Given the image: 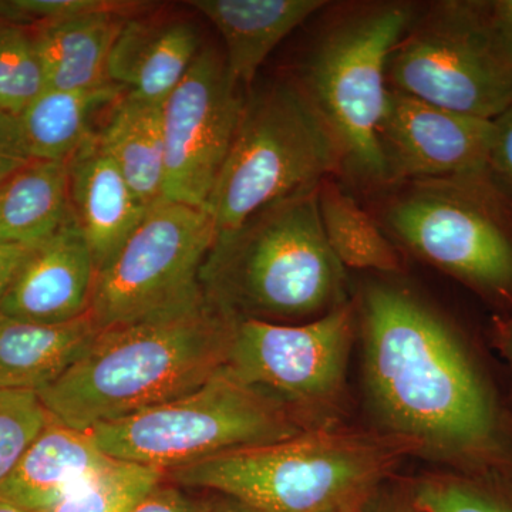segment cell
<instances>
[{"label":"cell","instance_id":"6da1fadb","mask_svg":"<svg viewBox=\"0 0 512 512\" xmlns=\"http://www.w3.org/2000/svg\"><path fill=\"white\" fill-rule=\"evenodd\" d=\"M357 312L377 430L458 473H512V417L456 329L383 282L366 286Z\"/></svg>","mask_w":512,"mask_h":512},{"label":"cell","instance_id":"7a4b0ae2","mask_svg":"<svg viewBox=\"0 0 512 512\" xmlns=\"http://www.w3.org/2000/svg\"><path fill=\"white\" fill-rule=\"evenodd\" d=\"M237 319L208 303L180 318L100 330L37 392L50 417L87 431L192 392L227 366Z\"/></svg>","mask_w":512,"mask_h":512},{"label":"cell","instance_id":"3957f363","mask_svg":"<svg viewBox=\"0 0 512 512\" xmlns=\"http://www.w3.org/2000/svg\"><path fill=\"white\" fill-rule=\"evenodd\" d=\"M412 454V444L383 431L329 426L227 451L165 478L259 512H340L362 507Z\"/></svg>","mask_w":512,"mask_h":512},{"label":"cell","instance_id":"277c9868","mask_svg":"<svg viewBox=\"0 0 512 512\" xmlns=\"http://www.w3.org/2000/svg\"><path fill=\"white\" fill-rule=\"evenodd\" d=\"M345 269L326 241L316 188L217 234L201 282L225 315L288 325L350 301Z\"/></svg>","mask_w":512,"mask_h":512},{"label":"cell","instance_id":"5b68a950","mask_svg":"<svg viewBox=\"0 0 512 512\" xmlns=\"http://www.w3.org/2000/svg\"><path fill=\"white\" fill-rule=\"evenodd\" d=\"M416 16L407 2L355 9L320 35L292 77L335 137L342 173L357 183L389 185L380 141L387 66Z\"/></svg>","mask_w":512,"mask_h":512},{"label":"cell","instance_id":"8992f818","mask_svg":"<svg viewBox=\"0 0 512 512\" xmlns=\"http://www.w3.org/2000/svg\"><path fill=\"white\" fill-rule=\"evenodd\" d=\"M342 171L335 137L292 77L252 86L207 211L217 234Z\"/></svg>","mask_w":512,"mask_h":512},{"label":"cell","instance_id":"52a82bcc","mask_svg":"<svg viewBox=\"0 0 512 512\" xmlns=\"http://www.w3.org/2000/svg\"><path fill=\"white\" fill-rule=\"evenodd\" d=\"M308 430L284 404L224 367L190 393L87 431L114 460L163 468L167 473L237 448L288 440Z\"/></svg>","mask_w":512,"mask_h":512},{"label":"cell","instance_id":"ba28073f","mask_svg":"<svg viewBox=\"0 0 512 512\" xmlns=\"http://www.w3.org/2000/svg\"><path fill=\"white\" fill-rule=\"evenodd\" d=\"M390 89L494 120L512 106V49L491 2L444 0L417 15L387 66Z\"/></svg>","mask_w":512,"mask_h":512},{"label":"cell","instance_id":"9c48e42d","mask_svg":"<svg viewBox=\"0 0 512 512\" xmlns=\"http://www.w3.org/2000/svg\"><path fill=\"white\" fill-rule=\"evenodd\" d=\"M217 238L210 212L161 201L97 272L90 315L100 330L190 315L208 305L201 274Z\"/></svg>","mask_w":512,"mask_h":512},{"label":"cell","instance_id":"30bf717a","mask_svg":"<svg viewBox=\"0 0 512 512\" xmlns=\"http://www.w3.org/2000/svg\"><path fill=\"white\" fill-rule=\"evenodd\" d=\"M357 326L352 301L302 325L237 319L225 369L284 404L309 430L336 426Z\"/></svg>","mask_w":512,"mask_h":512},{"label":"cell","instance_id":"8fae6325","mask_svg":"<svg viewBox=\"0 0 512 512\" xmlns=\"http://www.w3.org/2000/svg\"><path fill=\"white\" fill-rule=\"evenodd\" d=\"M481 181H419L387 204L384 224L424 261L495 301L512 299V232Z\"/></svg>","mask_w":512,"mask_h":512},{"label":"cell","instance_id":"7c38bea8","mask_svg":"<svg viewBox=\"0 0 512 512\" xmlns=\"http://www.w3.org/2000/svg\"><path fill=\"white\" fill-rule=\"evenodd\" d=\"M247 93L232 80L224 55L202 47L163 103L164 201L207 210Z\"/></svg>","mask_w":512,"mask_h":512},{"label":"cell","instance_id":"4fadbf2b","mask_svg":"<svg viewBox=\"0 0 512 512\" xmlns=\"http://www.w3.org/2000/svg\"><path fill=\"white\" fill-rule=\"evenodd\" d=\"M493 120L456 113L389 89L380 126L389 185L481 181L490 174Z\"/></svg>","mask_w":512,"mask_h":512},{"label":"cell","instance_id":"5bb4252c","mask_svg":"<svg viewBox=\"0 0 512 512\" xmlns=\"http://www.w3.org/2000/svg\"><path fill=\"white\" fill-rule=\"evenodd\" d=\"M97 266L72 221L32 248L0 303L9 318L60 325L89 315Z\"/></svg>","mask_w":512,"mask_h":512},{"label":"cell","instance_id":"9a60e30c","mask_svg":"<svg viewBox=\"0 0 512 512\" xmlns=\"http://www.w3.org/2000/svg\"><path fill=\"white\" fill-rule=\"evenodd\" d=\"M192 20L177 13L151 12L150 6L128 16L109 60V80L127 94L163 104L181 83L202 50Z\"/></svg>","mask_w":512,"mask_h":512},{"label":"cell","instance_id":"2e32d148","mask_svg":"<svg viewBox=\"0 0 512 512\" xmlns=\"http://www.w3.org/2000/svg\"><path fill=\"white\" fill-rule=\"evenodd\" d=\"M67 165L72 222L92 252L99 272L136 231L147 208L101 146L97 131L67 160Z\"/></svg>","mask_w":512,"mask_h":512},{"label":"cell","instance_id":"e0dca14e","mask_svg":"<svg viewBox=\"0 0 512 512\" xmlns=\"http://www.w3.org/2000/svg\"><path fill=\"white\" fill-rule=\"evenodd\" d=\"M114 461L90 431L52 419L0 485V501L29 512L50 511Z\"/></svg>","mask_w":512,"mask_h":512},{"label":"cell","instance_id":"ac0fdd59","mask_svg":"<svg viewBox=\"0 0 512 512\" xmlns=\"http://www.w3.org/2000/svg\"><path fill=\"white\" fill-rule=\"evenodd\" d=\"M190 5L217 28L225 64L244 90L276 46L323 6L322 0H194Z\"/></svg>","mask_w":512,"mask_h":512},{"label":"cell","instance_id":"d6986e66","mask_svg":"<svg viewBox=\"0 0 512 512\" xmlns=\"http://www.w3.org/2000/svg\"><path fill=\"white\" fill-rule=\"evenodd\" d=\"M146 8V3L119 2L33 28L46 89L87 90L111 83L109 60L116 37L128 16Z\"/></svg>","mask_w":512,"mask_h":512},{"label":"cell","instance_id":"ffe728a7","mask_svg":"<svg viewBox=\"0 0 512 512\" xmlns=\"http://www.w3.org/2000/svg\"><path fill=\"white\" fill-rule=\"evenodd\" d=\"M99 333L90 313L60 325L0 313V390L46 389L80 359Z\"/></svg>","mask_w":512,"mask_h":512},{"label":"cell","instance_id":"44dd1931","mask_svg":"<svg viewBox=\"0 0 512 512\" xmlns=\"http://www.w3.org/2000/svg\"><path fill=\"white\" fill-rule=\"evenodd\" d=\"M97 138L147 210L164 201L163 104L124 94L107 111Z\"/></svg>","mask_w":512,"mask_h":512},{"label":"cell","instance_id":"7402d4cb","mask_svg":"<svg viewBox=\"0 0 512 512\" xmlns=\"http://www.w3.org/2000/svg\"><path fill=\"white\" fill-rule=\"evenodd\" d=\"M70 221L67 161L32 160L0 183V241L36 247Z\"/></svg>","mask_w":512,"mask_h":512},{"label":"cell","instance_id":"603a6c76","mask_svg":"<svg viewBox=\"0 0 512 512\" xmlns=\"http://www.w3.org/2000/svg\"><path fill=\"white\" fill-rule=\"evenodd\" d=\"M109 83L96 89H46L20 114L33 160L67 161L96 133L93 123L126 94Z\"/></svg>","mask_w":512,"mask_h":512},{"label":"cell","instance_id":"cb8c5ba5","mask_svg":"<svg viewBox=\"0 0 512 512\" xmlns=\"http://www.w3.org/2000/svg\"><path fill=\"white\" fill-rule=\"evenodd\" d=\"M318 208L326 241L345 268L402 271V259L390 239L355 198L330 178L319 185Z\"/></svg>","mask_w":512,"mask_h":512},{"label":"cell","instance_id":"d4e9b609","mask_svg":"<svg viewBox=\"0 0 512 512\" xmlns=\"http://www.w3.org/2000/svg\"><path fill=\"white\" fill-rule=\"evenodd\" d=\"M409 498L420 512H512V473L424 477L410 487Z\"/></svg>","mask_w":512,"mask_h":512},{"label":"cell","instance_id":"484cf974","mask_svg":"<svg viewBox=\"0 0 512 512\" xmlns=\"http://www.w3.org/2000/svg\"><path fill=\"white\" fill-rule=\"evenodd\" d=\"M165 474L163 468L116 460L47 512H131Z\"/></svg>","mask_w":512,"mask_h":512},{"label":"cell","instance_id":"4316f807","mask_svg":"<svg viewBox=\"0 0 512 512\" xmlns=\"http://www.w3.org/2000/svg\"><path fill=\"white\" fill-rule=\"evenodd\" d=\"M45 90L32 29L0 22V110L20 116Z\"/></svg>","mask_w":512,"mask_h":512},{"label":"cell","instance_id":"83f0119b","mask_svg":"<svg viewBox=\"0 0 512 512\" xmlns=\"http://www.w3.org/2000/svg\"><path fill=\"white\" fill-rule=\"evenodd\" d=\"M50 420L36 392L0 390V485L8 480Z\"/></svg>","mask_w":512,"mask_h":512},{"label":"cell","instance_id":"f1b7e54d","mask_svg":"<svg viewBox=\"0 0 512 512\" xmlns=\"http://www.w3.org/2000/svg\"><path fill=\"white\" fill-rule=\"evenodd\" d=\"M117 3V0H0V22L33 29L113 8Z\"/></svg>","mask_w":512,"mask_h":512},{"label":"cell","instance_id":"f546056e","mask_svg":"<svg viewBox=\"0 0 512 512\" xmlns=\"http://www.w3.org/2000/svg\"><path fill=\"white\" fill-rule=\"evenodd\" d=\"M215 494L171 483L165 478L131 512H210Z\"/></svg>","mask_w":512,"mask_h":512},{"label":"cell","instance_id":"4dcf8cb0","mask_svg":"<svg viewBox=\"0 0 512 512\" xmlns=\"http://www.w3.org/2000/svg\"><path fill=\"white\" fill-rule=\"evenodd\" d=\"M32 160L19 116L0 110V183Z\"/></svg>","mask_w":512,"mask_h":512},{"label":"cell","instance_id":"1f68e13d","mask_svg":"<svg viewBox=\"0 0 512 512\" xmlns=\"http://www.w3.org/2000/svg\"><path fill=\"white\" fill-rule=\"evenodd\" d=\"M490 171L512 191V106L493 120Z\"/></svg>","mask_w":512,"mask_h":512},{"label":"cell","instance_id":"d6a6232c","mask_svg":"<svg viewBox=\"0 0 512 512\" xmlns=\"http://www.w3.org/2000/svg\"><path fill=\"white\" fill-rule=\"evenodd\" d=\"M32 248L0 241V303Z\"/></svg>","mask_w":512,"mask_h":512},{"label":"cell","instance_id":"836d02e7","mask_svg":"<svg viewBox=\"0 0 512 512\" xmlns=\"http://www.w3.org/2000/svg\"><path fill=\"white\" fill-rule=\"evenodd\" d=\"M360 512H420L410 501V498L394 497L392 494L377 490Z\"/></svg>","mask_w":512,"mask_h":512},{"label":"cell","instance_id":"e575fe53","mask_svg":"<svg viewBox=\"0 0 512 512\" xmlns=\"http://www.w3.org/2000/svg\"><path fill=\"white\" fill-rule=\"evenodd\" d=\"M491 12L495 25L512 49V0H494L491 2Z\"/></svg>","mask_w":512,"mask_h":512},{"label":"cell","instance_id":"d590c367","mask_svg":"<svg viewBox=\"0 0 512 512\" xmlns=\"http://www.w3.org/2000/svg\"><path fill=\"white\" fill-rule=\"evenodd\" d=\"M497 346L510 370L512 389V316L501 322L497 328Z\"/></svg>","mask_w":512,"mask_h":512},{"label":"cell","instance_id":"8d00e7d4","mask_svg":"<svg viewBox=\"0 0 512 512\" xmlns=\"http://www.w3.org/2000/svg\"><path fill=\"white\" fill-rule=\"evenodd\" d=\"M210 512H259L249 505L235 500V498L227 497V495L215 494L214 503Z\"/></svg>","mask_w":512,"mask_h":512},{"label":"cell","instance_id":"74e56055","mask_svg":"<svg viewBox=\"0 0 512 512\" xmlns=\"http://www.w3.org/2000/svg\"><path fill=\"white\" fill-rule=\"evenodd\" d=\"M0 512H29L22 510V508L15 507V505L0 501Z\"/></svg>","mask_w":512,"mask_h":512},{"label":"cell","instance_id":"f35d334b","mask_svg":"<svg viewBox=\"0 0 512 512\" xmlns=\"http://www.w3.org/2000/svg\"><path fill=\"white\" fill-rule=\"evenodd\" d=\"M365 504H363V505H365ZM363 505H362V507H363ZM362 507L350 508V510H345V511H340V512H360V510H362Z\"/></svg>","mask_w":512,"mask_h":512}]
</instances>
